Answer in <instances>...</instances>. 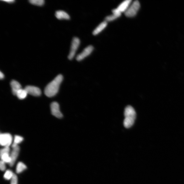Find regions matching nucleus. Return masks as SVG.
Wrapping results in <instances>:
<instances>
[{"label":"nucleus","mask_w":184,"mask_h":184,"mask_svg":"<svg viewBox=\"0 0 184 184\" xmlns=\"http://www.w3.org/2000/svg\"><path fill=\"white\" fill-rule=\"evenodd\" d=\"M112 12L113 14L116 15L119 17L121 16V13L117 8L113 9L112 10Z\"/></svg>","instance_id":"obj_24"},{"label":"nucleus","mask_w":184,"mask_h":184,"mask_svg":"<svg viewBox=\"0 0 184 184\" xmlns=\"http://www.w3.org/2000/svg\"><path fill=\"white\" fill-rule=\"evenodd\" d=\"M27 94V92L25 89L22 88L17 92L16 96L19 99L22 100L26 98Z\"/></svg>","instance_id":"obj_14"},{"label":"nucleus","mask_w":184,"mask_h":184,"mask_svg":"<svg viewBox=\"0 0 184 184\" xmlns=\"http://www.w3.org/2000/svg\"><path fill=\"white\" fill-rule=\"evenodd\" d=\"M119 17V16L116 15L114 14H113L112 15L109 16H106L105 18V21H106V22H111L115 20L116 19L118 18Z\"/></svg>","instance_id":"obj_19"},{"label":"nucleus","mask_w":184,"mask_h":184,"mask_svg":"<svg viewBox=\"0 0 184 184\" xmlns=\"http://www.w3.org/2000/svg\"><path fill=\"white\" fill-rule=\"evenodd\" d=\"M10 85L12 88L13 94L14 95L16 96L17 92L22 88V86L19 83L14 80L11 81Z\"/></svg>","instance_id":"obj_11"},{"label":"nucleus","mask_w":184,"mask_h":184,"mask_svg":"<svg viewBox=\"0 0 184 184\" xmlns=\"http://www.w3.org/2000/svg\"><path fill=\"white\" fill-rule=\"evenodd\" d=\"M63 79V76L59 74L47 85L44 90V93L47 97H52L56 95Z\"/></svg>","instance_id":"obj_1"},{"label":"nucleus","mask_w":184,"mask_h":184,"mask_svg":"<svg viewBox=\"0 0 184 184\" xmlns=\"http://www.w3.org/2000/svg\"><path fill=\"white\" fill-rule=\"evenodd\" d=\"M10 149L9 147H5L1 150V156L4 154H9Z\"/></svg>","instance_id":"obj_21"},{"label":"nucleus","mask_w":184,"mask_h":184,"mask_svg":"<svg viewBox=\"0 0 184 184\" xmlns=\"http://www.w3.org/2000/svg\"><path fill=\"white\" fill-rule=\"evenodd\" d=\"M108 22L104 21L98 26L93 31V34L94 35H97L102 31L107 26Z\"/></svg>","instance_id":"obj_13"},{"label":"nucleus","mask_w":184,"mask_h":184,"mask_svg":"<svg viewBox=\"0 0 184 184\" xmlns=\"http://www.w3.org/2000/svg\"><path fill=\"white\" fill-rule=\"evenodd\" d=\"M80 44V40L78 38L76 37L73 39L69 54L68 56V58L70 60L73 58Z\"/></svg>","instance_id":"obj_4"},{"label":"nucleus","mask_w":184,"mask_h":184,"mask_svg":"<svg viewBox=\"0 0 184 184\" xmlns=\"http://www.w3.org/2000/svg\"><path fill=\"white\" fill-rule=\"evenodd\" d=\"M20 151V148L18 145L16 147L13 148V150L10 156L11 161L9 165L11 167H12L15 163L17 158L18 157Z\"/></svg>","instance_id":"obj_9"},{"label":"nucleus","mask_w":184,"mask_h":184,"mask_svg":"<svg viewBox=\"0 0 184 184\" xmlns=\"http://www.w3.org/2000/svg\"><path fill=\"white\" fill-rule=\"evenodd\" d=\"M4 1L7 2L9 3H14L15 1L14 0H4V1Z\"/></svg>","instance_id":"obj_25"},{"label":"nucleus","mask_w":184,"mask_h":184,"mask_svg":"<svg viewBox=\"0 0 184 184\" xmlns=\"http://www.w3.org/2000/svg\"><path fill=\"white\" fill-rule=\"evenodd\" d=\"M0 169L2 171H5L6 169L5 163L2 160L0 162Z\"/></svg>","instance_id":"obj_23"},{"label":"nucleus","mask_w":184,"mask_h":184,"mask_svg":"<svg viewBox=\"0 0 184 184\" xmlns=\"http://www.w3.org/2000/svg\"><path fill=\"white\" fill-rule=\"evenodd\" d=\"M29 2L32 5L41 6L44 4L45 1L44 0H30Z\"/></svg>","instance_id":"obj_16"},{"label":"nucleus","mask_w":184,"mask_h":184,"mask_svg":"<svg viewBox=\"0 0 184 184\" xmlns=\"http://www.w3.org/2000/svg\"><path fill=\"white\" fill-rule=\"evenodd\" d=\"M125 118L123 121L124 127L126 128L131 127L133 125L136 117L135 110L132 106L126 107L124 112Z\"/></svg>","instance_id":"obj_2"},{"label":"nucleus","mask_w":184,"mask_h":184,"mask_svg":"<svg viewBox=\"0 0 184 184\" xmlns=\"http://www.w3.org/2000/svg\"><path fill=\"white\" fill-rule=\"evenodd\" d=\"M25 89L28 94L36 97L40 96L41 94V90L39 88L35 86H28L25 88Z\"/></svg>","instance_id":"obj_8"},{"label":"nucleus","mask_w":184,"mask_h":184,"mask_svg":"<svg viewBox=\"0 0 184 184\" xmlns=\"http://www.w3.org/2000/svg\"><path fill=\"white\" fill-rule=\"evenodd\" d=\"M140 4L138 1H134L131 4L126 11L124 13L126 16L132 18L135 16L140 8Z\"/></svg>","instance_id":"obj_3"},{"label":"nucleus","mask_w":184,"mask_h":184,"mask_svg":"<svg viewBox=\"0 0 184 184\" xmlns=\"http://www.w3.org/2000/svg\"><path fill=\"white\" fill-rule=\"evenodd\" d=\"M1 160L5 162V163H8L10 164L11 159L9 154H4L3 155L1 156Z\"/></svg>","instance_id":"obj_17"},{"label":"nucleus","mask_w":184,"mask_h":184,"mask_svg":"<svg viewBox=\"0 0 184 184\" xmlns=\"http://www.w3.org/2000/svg\"><path fill=\"white\" fill-rule=\"evenodd\" d=\"M94 50L93 46H89L85 48L82 52L77 56L76 57V60L80 61L83 60L86 58L90 55Z\"/></svg>","instance_id":"obj_6"},{"label":"nucleus","mask_w":184,"mask_h":184,"mask_svg":"<svg viewBox=\"0 0 184 184\" xmlns=\"http://www.w3.org/2000/svg\"><path fill=\"white\" fill-rule=\"evenodd\" d=\"M12 140V137L10 134H1L0 136V143L1 146L9 147L11 144Z\"/></svg>","instance_id":"obj_5"},{"label":"nucleus","mask_w":184,"mask_h":184,"mask_svg":"<svg viewBox=\"0 0 184 184\" xmlns=\"http://www.w3.org/2000/svg\"><path fill=\"white\" fill-rule=\"evenodd\" d=\"M24 139L22 137L19 136H15L14 144L18 145L22 142L23 141Z\"/></svg>","instance_id":"obj_20"},{"label":"nucleus","mask_w":184,"mask_h":184,"mask_svg":"<svg viewBox=\"0 0 184 184\" xmlns=\"http://www.w3.org/2000/svg\"><path fill=\"white\" fill-rule=\"evenodd\" d=\"M14 175V174L12 171L8 170L6 171L5 174H4V178L7 180H9L11 179Z\"/></svg>","instance_id":"obj_18"},{"label":"nucleus","mask_w":184,"mask_h":184,"mask_svg":"<svg viewBox=\"0 0 184 184\" xmlns=\"http://www.w3.org/2000/svg\"><path fill=\"white\" fill-rule=\"evenodd\" d=\"M132 1L131 0H126L121 3L117 9L121 13H125L131 4L132 3Z\"/></svg>","instance_id":"obj_10"},{"label":"nucleus","mask_w":184,"mask_h":184,"mask_svg":"<svg viewBox=\"0 0 184 184\" xmlns=\"http://www.w3.org/2000/svg\"><path fill=\"white\" fill-rule=\"evenodd\" d=\"M11 180V184H18V178L15 174H14Z\"/></svg>","instance_id":"obj_22"},{"label":"nucleus","mask_w":184,"mask_h":184,"mask_svg":"<svg viewBox=\"0 0 184 184\" xmlns=\"http://www.w3.org/2000/svg\"><path fill=\"white\" fill-rule=\"evenodd\" d=\"M27 166L22 162H19L17 164L16 168V172L18 174H20L26 170Z\"/></svg>","instance_id":"obj_15"},{"label":"nucleus","mask_w":184,"mask_h":184,"mask_svg":"<svg viewBox=\"0 0 184 184\" xmlns=\"http://www.w3.org/2000/svg\"><path fill=\"white\" fill-rule=\"evenodd\" d=\"M4 76H4V74L2 73L1 72H1H0V78H1V79H3L4 78Z\"/></svg>","instance_id":"obj_26"},{"label":"nucleus","mask_w":184,"mask_h":184,"mask_svg":"<svg viewBox=\"0 0 184 184\" xmlns=\"http://www.w3.org/2000/svg\"><path fill=\"white\" fill-rule=\"evenodd\" d=\"M51 113L54 116L58 118H61L63 117L61 111H60L59 106L56 102H53L51 104Z\"/></svg>","instance_id":"obj_7"},{"label":"nucleus","mask_w":184,"mask_h":184,"mask_svg":"<svg viewBox=\"0 0 184 184\" xmlns=\"http://www.w3.org/2000/svg\"><path fill=\"white\" fill-rule=\"evenodd\" d=\"M55 16L58 20H69L70 16L67 13L63 10L57 11L55 12Z\"/></svg>","instance_id":"obj_12"}]
</instances>
